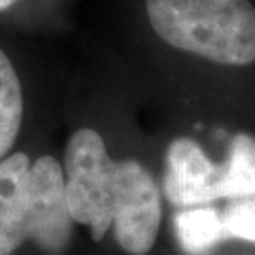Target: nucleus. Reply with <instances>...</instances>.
Returning <instances> with one entry per match:
<instances>
[{
  "instance_id": "nucleus-1",
  "label": "nucleus",
  "mask_w": 255,
  "mask_h": 255,
  "mask_svg": "<svg viewBox=\"0 0 255 255\" xmlns=\"http://www.w3.org/2000/svg\"><path fill=\"white\" fill-rule=\"evenodd\" d=\"M64 191L74 223L102 240L114 229L119 248L146 255L161 227V193L138 161H114L93 128L76 130L64 153Z\"/></svg>"
},
{
  "instance_id": "nucleus-2",
  "label": "nucleus",
  "mask_w": 255,
  "mask_h": 255,
  "mask_svg": "<svg viewBox=\"0 0 255 255\" xmlns=\"http://www.w3.org/2000/svg\"><path fill=\"white\" fill-rule=\"evenodd\" d=\"M72 225L64 170L53 157L30 163L19 151L0 161V255H13L25 242H34L46 254H63Z\"/></svg>"
},
{
  "instance_id": "nucleus-3",
  "label": "nucleus",
  "mask_w": 255,
  "mask_h": 255,
  "mask_svg": "<svg viewBox=\"0 0 255 255\" xmlns=\"http://www.w3.org/2000/svg\"><path fill=\"white\" fill-rule=\"evenodd\" d=\"M155 34L168 46L229 66L255 61L250 0H146Z\"/></svg>"
},
{
  "instance_id": "nucleus-4",
  "label": "nucleus",
  "mask_w": 255,
  "mask_h": 255,
  "mask_svg": "<svg viewBox=\"0 0 255 255\" xmlns=\"http://www.w3.org/2000/svg\"><path fill=\"white\" fill-rule=\"evenodd\" d=\"M219 176L221 168L210 161L197 142L178 138L168 146L163 191L170 204L195 208L218 202Z\"/></svg>"
},
{
  "instance_id": "nucleus-5",
  "label": "nucleus",
  "mask_w": 255,
  "mask_h": 255,
  "mask_svg": "<svg viewBox=\"0 0 255 255\" xmlns=\"http://www.w3.org/2000/svg\"><path fill=\"white\" fill-rule=\"evenodd\" d=\"M172 225L178 244L187 255H208L225 242L221 210L214 204L180 210Z\"/></svg>"
},
{
  "instance_id": "nucleus-6",
  "label": "nucleus",
  "mask_w": 255,
  "mask_h": 255,
  "mask_svg": "<svg viewBox=\"0 0 255 255\" xmlns=\"http://www.w3.org/2000/svg\"><path fill=\"white\" fill-rule=\"evenodd\" d=\"M219 168V201L255 197V138L237 134L229 147L227 161Z\"/></svg>"
},
{
  "instance_id": "nucleus-7",
  "label": "nucleus",
  "mask_w": 255,
  "mask_h": 255,
  "mask_svg": "<svg viewBox=\"0 0 255 255\" xmlns=\"http://www.w3.org/2000/svg\"><path fill=\"white\" fill-rule=\"evenodd\" d=\"M23 95L15 68L0 49V161L8 155L21 128Z\"/></svg>"
},
{
  "instance_id": "nucleus-8",
  "label": "nucleus",
  "mask_w": 255,
  "mask_h": 255,
  "mask_svg": "<svg viewBox=\"0 0 255 255\" xmlns=\"http://www.w3.org/2000/svg\"><path fill=\"white\" fill-rule=\"evenodd\" d=\"M225 240H242L255 244V197L229 201L221 210Z\"/></svg>"
},
{
  "instance_id": "nucleus-9",
  "label": "nucleus",
  "mask_w": 255,
  "mask_h": 255,
  "mask_svg": "<svg viewBox=\"0 0 255 255\" xmlns=\"http://www.w3.org/2000/svg\"><path fill=\"white\" fill-rule=\"evenodd\" d=\"M13 2H15V0H0V11H2V9H8Z\"/></svg>"
}]
</instances>
